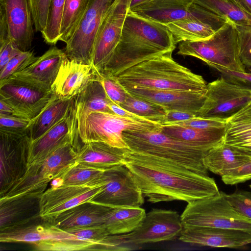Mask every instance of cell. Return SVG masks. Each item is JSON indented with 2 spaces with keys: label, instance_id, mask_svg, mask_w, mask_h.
Returning <instances> with one entry per match:
<instances>
[{
  "label": "cell",
  "instance_id": "6da1fadb",
  "mask_svg": "<svg viewBox=\"0 0 251 251\" xmlns=\"http://www.w3.org/2000/svg\"><path fill=\"white\" fill-rule=\"evenodd\" d=\"M125 165L151 203L173 201L188 203L220 192L215 180L209 176L159 157L130 150Z\"/></svg>",
  "mask_w": 251,
  "mask_h": 251
},
{
  "label": "cell",
  "instance_id": "7a4b0ae2",
  "mask_svg": "<svg viewBox=\"0 0 251 251\" xmlns=\"http://www.w3.org/2000/svg\"><path fill=\"white\" fill-rule=\"evenodd\" d=\"M176 44L172 34L164 25L129 10L118 45L108 61L98 72L115 77L140 63L173 52Z\"/></svg>",
  "mask_w": 251,
  "mask_h": 251
},
{
  "label": "cell",
  "instance_id": "3957f363",
  "mask_svg": "<svg viewBox=\"0 0 251 251\" xmlns=\"http://www.w3.org/2000/svg\"><path fill=\"white\" fill-rule=\"evenodd\" d=\"M120 85L182 91H204L203 77L179 64L169 52L140 63L113 77Z\"/></svg>",
  "mask_w": 251,
  "mask_h": 251
},
{
  "label": "cell",
  "instance_id": "277c9868",
  "mask_svg": "<svg viewBox=\"0 0 251 251\" xmlns=\"http://www.w3.org/2000/svg\"><path fill=\"white\" fill-rule=\"evenodd\" d=\"M123 137L130 151L164 159L197 173L208 176L203 163L206 150L171 137L161 129L151 131L126 130Z\"/></svg>",
  "mask_w": 251,
  "mask_h": 251
},
{
  "label": "cell",
  "instance_id": "5b68a950",
  "mask_svg": "<svg viewBox=\"0 0 251 251\" xmlns=\"http://www.w3.org/2000/svg\"><path fill=\"white\" fill-rule=\"evenodd\" d=\"M177 54L201 60L209 67L241 73L246 72L240 56L237 25L227 21L209 39L183 41Z\"/></svg>",
  "mask_w": 251,
  "mask_h": 251
},
{
  "label": "cell",
  "instance_id": "8992f818",
  "mask_svg": "<svg viewBox=\"0 0 251 251\" xmlns=\"http://www.w3.org/2000/svg\"><path fill=\"white\" fill-rule=\"evenodd\" d=\"M77 148L67 144L44 160L29 165L24 176L0 199L21 196L40 197L55 178L62 177L76 163Z\"/></svg>",
  "mask_w": 251,
  "mask_h": 251
},
{
  "label": "cell",
  "instance_id": "52a82bcc",
  "mask_svg": "<svg viewBox=\"0 0 251 251\" xmlns=\"http://www.w3.org/2000/svg\"><path fill=\"white\" fill-rule=\"evenodd\" d=\"M161 128L160 125L146 119L95 112L89 113L78 125V134L82 143L100 141L113 147L128 148L123 137L124 131H151Z\"/></svg>",
  "mask_w": 251,
  "mask_h": 251
},
{
  "label": "cell",
  "instance_id": "ba28073f",
  "mask_svg": "<svg viewBox=\"0 0 251 251\" xmlns=\"http://www.w3.org/2000/svg\"><path fill=\"white\" fill-rule=\"evenodd\" d=\"M180 217L183 227L210 226L251 232V219L235 210L222 191L188 202Z\"/></svg>",
  "mask_w": 251,
  "mask_h": 251
},
{
  "label": "cell",
  "instance_id": "9c48e42d",
  "mask_svg": "<svg viewBox=\"0 0 251 251\" xmlns=\"http://www.w3.org/2000/svg\"><path fill=\"white\" fill-rule=\"evenodd\" d=\"M32 140L27 128L14 132L0 129V196H4L25 175Z\"/></svg>",
  "mask_w": 251,
  "mask_h": 251
},
{
  "label": "cell",
  "instance_id": "30bf717a",
  "mask_svg": "<svg viewBox=\"0 0 251 251\" xmlns=\"http://www.w3.org/2000/svg\"><path fill=\"white\" fill-rule=\"evenodd\" d=\"M130 11L163 25L194 19L211 25L216 31L228 21L194 3L192 0H150Z\"/></svg>",
  "mask_w": 251,
  "mask_h": 251
},
{
  "label": "cell",
  "instance_id": "8fae6325",
  "mask_svg": "<svg viewBox=\"0 0 251 251\" xmlns=\"http://www.w3.org/2000/svg\"><path fill=\"white\" fill-rule=\"evenodd\" d=\"M180 216L175 211L154 208L146 213L141 225L133 231L112 235L119 247L170 241L179 235L183 229Z\"/></svg>",
  "mask_w": 251,
  "mask_h": 251
},
{
  "label": "cell",
  "instance_id": "7c38bea8",
  "mask_svg": "<svg viewBox=\"0 0 251 251\" xmlns=\"http://www.w3.org/2000/svg\"><path fill=\"white\" fill-rule=\"evenodd\" d=\"M114 0H90L76 30L65 43V52L72 60L91 65L99 28Z\"/></svg>",
  "mask_w": 251,
  "mask_h": 251
},
{
  "label": "cell",
  "instance_id": "4fadbf2b",
  "mask_svg": "<svg viewBox=\"0 0 251 251\" xmlns=\"http://www.w3.org/2000/svg\"><path fill=\"white\" fill-rule=\"evenodd\" d=\"M251 102V88L234 83L223 76L207 84L204 103L198 117L226 120Z\"/></svg>",
  "mask_w": 251,
  "mask_h": 251
},
{
  "label": "cell",
  "instance_id": "5bb4252c",
  "mask_svg": "<svg viewBox=\"0 0 251 251\" xmlns=\"http://www.w3.org/2000/svg\"><path fill=\"white\" fill-rule=\"evenodd\" d=\"M105 183L89 202L112 208L140 207L144 195L132 174L122 165L105 171Z\"/></svg>",
  "mask_w": 251,
  "mask_h": 251
},
{
  "label": "cell",
  "instance_id": "9a60e30c",
  "mask_svg": "<svg viewBox=\"0 0 251 251\" xmlns=\"http://www.w3.org/2000/svg\"><path fill=\"white\" fill-rule=\"evenodd\" d=\"M131 0H114L104 17L96 38L92 66L100 71L118 45Z\"/></svg>",
  "mask_w": 251,
  "mask_h": 251
},
{
  "label": "cell",
  "instance_id": "2e32d148",
  "mask_svg": "<svg viewBox=\"0 0 251 251\" xmlns=\"http://www.w3.org/2000/svg\"><path fill=\"white\" fill-rule=\"evenodd\" d=\"M53 95L51 91L39 89L13 77L0 81V100L12 106L21 118H34Z\"/></svg>",
  "mask_w": 251,
  "mask_h": 251
},
{
  "label": "cell",
  "instance_id": "e0dca14e",
  "mask_svg": "<svg viewBox=\"0 0 251 251\" xmlns=\"http://www.w3.org/2000/svg\"><path fill=\"white\" fill-rule=\"evenodd\" d=\"M102 185H67L49 188L40 197V215L50 224L62 212L78 204L89 201Z\"/></svg>",
  "mask_w": 251,
  "mask_h": 251
},
{
  "label": "cell",
  "instance_id": "ac0fdd59",
  "mask_svg": "<svg viewBox=\"0 0 251 251\" xmlns=\"http://www.w3.org/2000/svg\"><path fill=\"white\" fill-rule=\"evenodd\" d=\"M120 85L129 95L157 104L166 111H180L196 114L203 105L206 97V90L182 91Z\"/></svg>",
  "mask_w": 251,
  "mask_h": 251
},
{
  "label": "cell",
  "instance_id": "d6986e66",
  "mask_svg": "<svg viewBox=\"0 0 251 251\" xmlns=\"http://www.w3.org/2000/svg\"><path fill=\"white\" fill-rule=\"evenodd\" d=\"M79 141L75 103L61 121L32 142L29 165L44 160L51 152L67 144L78 149Z\"/></svg>",
  "mask_w": 251,
  "mask_h": 251
},
{
  "label": "cell",
  "instance_id": "ffe728a7",
  "mask_svg": "<svg viewBox=\"0 0 251 251\" xmlns=\"http://www.w3.org/2000/svg\"><path fill=\"white\" fill-rule=\"evenodd\" d=\"M179 240L212 248H237L251 243V232L210 226H187L183 227Z\"/></svg>",
  "mask_w": 251,
  "mask_h": 251
},
{
  "label": "cell",
  "instance_id": "44dd1931",
  "mask_svg": "<svg viewBox=\"0 0 251 251\" xmlns=\"http://www.w3.org/2000/svg\"><path fill=\"white\" fill-rule=\"evenodd\" d=\"M13 44L21 51L29 50L34 38V23L29 0H0Z\"/></svg>",
  "mask_w": 251,
  "mask_h": 251
},
{
  "label": "cell",
  "instance_id": "7402d4cb",
  "mask_svg": "<svg viewBox=\"0 0 251 251\" xmlns=\"http://www.w3.org/2000/svg\"><path fill=\"white\" fill-rule=\"evenodd\" d=\"M66 57L64 51L54 46L37 57L26 68L10 77L39 89L51 91L60 67Z\"/></svg>",
  "mask_w": 251,
  "mask_h": 251
},
{
  "label": "cell",
  "instance_id": "603a6c76",
  "mask_svg": "<svg viewBox=\"0 0 251 251\" xmlns=\"http://www.w3.org/2000/svg\"><path fill=\"white\" fill-rule=\"evenodd\" d=\"M129 151L128 148L113 147L103 142L84 143L77 149L76 163L105 171L125 165Z\"/></svg>",
  "mask_w": 251,
  "mask_h": 251
},
{
  "label": "cell",
  "instance_id": "cb8c5ba5",
  "mask_svg": "<svg viewBox=\"0 0 251 251\" xmlns=\"http://www.w3.org/2000/svg\"><path fill=\"white\" fill-rule=\"evenodd\" d=\"M94 77L91 65L66 57L60 67L51 91L57 98L75 97Z\"/></svg>",
  "mask_w": 251,
  "mask_h": 251
},
{
  "label": "cell",
  "instance_id": "d4e9b609",
  "mask_svg": "<svg viewBox=\"0 0 251 251\" xmlns=\"http://www.w3.org/2000/svg\"><path fill=\"white\" fill-rule=\"evenodd\" d=\"M40 218V197L21 196L0 199V229Z\"/></svg>",
  "mask_w": 251,
  "mask_h": 251
},
{
  "label": "cell",
  "instance_id": "484cf974",
  "mask_svg": "<svg viewBox=\"0 0 251 251\" xmlns=\"http://www.w3.org/2000/svg\"><path fill=\"white\" fill-rule=\"evenodd\" d=\"M112 208L89 201L83 202L59 214L50 224L62 230L103 224Z\"/></svg>",
  "mask_w": 251,
  "mask_h": 251
},
{
  "label": "cell",
  "instance_id": "4316f807",
  "mask_svg": "<svg viewBox=\"0 0 251 251\" xmlns=\"http://www.w3.org/2000/svg\"><path fill=\"white\" fill-rule=\"evenodd\" d=\"M251 161V153L224 142L207 151L203 157L208 171L221 176Z\"/></svg>",
  "mask_w": 251,
  "mask_h": 251
},
{
  "label": "cell",
  "instance_id": "83f0119b",
  "mask_svg": "<svg viewBox=\"0 0 251 251\" xmlns=\"http://www.w3.org/2000/svg\"><path fill=\"white\" fill-rule=\"evenodd\" d=\"M41 218L30 222L0 229L1 242H27L34 243L49 240H60L63 231L43 220Z\"/></svg>",
  "mask_w": 251,
  "mask_h": 251
},
{
  "label": "cell",
  "instance_id": "f1b7e54d",
  "mask_svg": "<svg viewBox=\"0 0 251 251\" xmlns=\"http://www.w3.org/2000/svg\"><path fill=\"white\" fill-rule=\"evenodd\" d=\"M75 97L59 98L53 95L41 112L31 120L27 128L32 142L40 137L65 117L75 104Z\"/></svg>",
  "mask_w": 251,
  "mask_h": 251
},
{
  "label": "cell",
  "instance_id": "f546056e",
  "mask_svg": "<svg viewBox=\"0 0 251 251\" xmlns=\"http://www.w3.org/2000/svg\"><path fill=\"white\" fill-rule=\"evenodd\" d=\"M111 101L102 84L94 75V77L75 97V106L77 125L91 112L114 113L108 106Z\"/></svg>",
  "mask_w": 251,
  "mask_h": 251
},
{
  "label": "cell",
  "instance_id": "4dcf8cb0",
  "mask_svg": "<svg viewBox=\"0 0 251 251\" xmlns=\"http://www.w3.org/2000/svg\"><path fill=\"white\" fill-rule=\"evenodd\" d=\"M224 142L251 154V102L226 119Z\"/></svg>",
  "mask_w": 251,
  "mask_h": 251
},
{
  "label": "cell",
  "instance_id": "1f68e13d",
  "mask_svg": "<svg viewBox=\"0 0 251 251\" xmlns=\"http://www.w3.org/2000/svg\"><path fill=\"white\" fill-rule=\"evenodd\" d=\"M146 213L140 207H121L112 208L106 214L103 225L110 235L131 232L138 227Z\"/></svg>",
  "mask_w": 251,
  "mask_h": 251
},
{
  "label": "cell",
  "instance_id": "d6a6232c",
  "mask_svg": "<svg viewBox=\"0 0 251 251\" xmlns=\"http://www.w3.org/2000/svg\"><path fill=\"white\" fill-rule=\"evenodd\" d=\"M161 131L173 138L206 150L224 142L225 131H211L178 126H161Z\"/></svg>",
  "mask_w": 251,
  "mask_h": 251
},
{
  "label": "cell",
  "instance_id": "836d02e7",
  "mask_svg": "<svg viewBox=\"0 0 251 251\" xmlns=\"http://www.w3.org/2000/svg\"><path fill=\"white\" fill-rule=\"evenodd\" d=\"M164 25L172 34L176 44L206 40L216 31L211 25L194 19L177 21Z\"/></svg>",
  "mask_w": 251,
  "mask_h": 251
},
{
  "label": "cell",
  "instance_id": "e575fe53",
  "mask_svg": "<svg viewBox=\"0 0 251 251\" xmlns=\"http://www.w3.org/2000/svg\"><path fill=\"white\" fill-rule=\"evenodd\" d=\"M192 1L227 21L232 22L237 25H251V15L231 0H192Z\"/></svg>",
  "mask_w": 251,
  "mask_h": 251
},
{
  "label": "cell",
  "instance_id": "d590c367",
  "mask_svg": "<svg viewBox=\"0 0 251 251\" xmlns=\"http://www.w3.org/2000/svg\"><path fill=\"white\" fill-rule=\"evenodd\" d=\"M90 0H65L63 9L60 41L66 43L73 35L89 4Z\"/></svg>",
  "mask_w": 251,
  "mask_h": 251
},
{
  "label": "cell",
  "instance_id": "8d00e7d4",
  "mask_svg": "<svg viewBox=\"0 0 251 251\" xmlns=\"http://www.w3.org/2000/svg\"><path fill=\"white\" fill-rule=\"evenodd\" d=\"M105 171L76 163L62 177L63 185H103L106 182Z\"/></svg>",
  "mask_w": 251,
  "mask_h": 251
},
{
  "label": "cell",
  "instance_id": "74e56055",
  "mask_svg": "<svg viewBox=\"0 0 251 251\" xmlns=\"http://www.w3.org/2000/svg\"><path fill=\"white\" fill-rule=\"evenodd\" d=\"M119 106L147 120L151 117L163 115L167 112L162 107L157 104L128 94L126 100Z\"/></svg>",
  "mask_w": 251,
  "mask_h": 251
},
{
  "label": "cell",
  "instance_id": "f35d334b",
  "mask_svg": "<svg viewBox=\"0 0 251 251\" xmlns=\"http://www.w3.org/2000/svg\"><path fill=\"white\" fill-rule=\"evenodd\" d=\"M65 0H52L46 27L41 33L47 44L55 45L60 39V27Z\"/></svg>",
  "mask_w": 251,
  "mask_h": 251
},
{
  "label": "cell",
  "instance_id": "ab89813d",
  "mask_svg": "<svg viewBox=\"0 0 251 251\" xmlns=\"http://www.w3.org/2000/svg\"><path fill=\"white\" fill-rule=\"evenodd\" d=\"M33 244L36 250L40 251H90L96 245L93 242L77 239L44 240Z\"/></svg>",
  "mask_w": 251,
  "mask_h": 251
},
{
  "label": "cell",
  "instance_id": "60d3db41",
  "mask_svg": "<svg viewBox=\"0 0 251 251\" xmlns=\"http://www.w3.org/2000/svg\"><path fill=\"white\" fill-rule=\"evenodd\" d=\"M36 58L32 50L21 52L11 59L5 66L0 70V81L10 77L16 73L23 70L31 64Z\"/></svg>",
  "mask_w": 251,
  "mask_h": 251
},
{
  "label": "cell",
  "instance_id": "b9f144b4",
  "mask_svg": "<svg viewBox=\"0 0 251 251\" xmlns=\"http://www.w3.org/2000/svg\"><path fill=\"white\" fill-rule=\"evenodd\" d=\"M52 0H29L34 27L36 31L42 33L45 29Z\"/></svg>",
  "mask_w": 251,
  "mask_h": 251
},
{
  "label": "cell",
  "instance_id": "7bdbcfd3",
  "mask_svg": "<svg viewBox=\"0 0 251 251\" xmlns=\"http://www.w3.org/2000/svg\"><path fill=\"white\" fill-rule=\"evenodd\" d=\"M95 77L102 84L110 100L120 105L126 99L127 94L114 78L105 75L102 73L94 71Z\"/></svg>",
  "mask_w": 251,
  "mask_h": 251
},
{
  "label": "cell",
  "instance_id": "ee69618b",
  "mask_svg": "<svg viewBox=\"0 0 251 251\" xmlns=\"http://www.w3.org/2000/svg\"><path fill=\"white\" fill-rule=\"evenodd\" d=\"M226 120L196 117L194 118L176 122L167 126H178L211 131H225Z\"/></svg>",
  "mask_w": 251,
  "mask_h": 251
},
{
  "label": "cell",
  "instance_id": "f6af8a7d",
  "mask_svg": "<svg viewBox=\"0 0 251 251\" xmlns=\"http://www.w3.org/2000/svg\"><path fill=\"white\" fill-rule=\"evenodd\" d=\"M64 230L81 240L93 242L96 245L110 235L103 224Z\"/></svg>",
  "mask_w": 251,
  "mask_h": 251
},
{
  "label": "cell",
  "instance_id": "bcb514c9",
  "mask_svg": "<svg viewBox=\"0 0 251 251\" xmlns=\"http://www.w3.org/2000/svg\"><path fill=\"white\" fill-rule=\"evenodd\" d=\"M226 198L235 210L251 219V192L238 190L230 194H226Z\"/></svg>",
  "mask_w": 251,
  "mask_h": 251
},
{
  "label": "cell",
  "instance_id": "7dc6e473",
  "mask_svg": "<svg viewBox=\"0 0 251 251\" xmlns=\"http://www.w3.org/2000/svg\"><path fill=\"white\" fill-rule=\"evenodd\" d=\"M237 27L241 61L245 66L251 68V28L248 26L237 25Z\"/></svg>",
  "mask_w": 251,
  "mask_h": 251
},
{
  "label": "cell",
  "instance_id": "c3c4849f",
  "mask_svg": "<svg viewBox=\"0 0 251 251\" xmlns=\"http://www.w3.org/2000/svg\"><path fill=\"white\" fill-rule=\"evenodd\" d=\"M31 120L0 113V129L19 132L27 129Z\"/></svg>",
  "mask_w": 251,
  "mask_h": 251
},
{
  "label": "cell",
  "instance_id": "681fc988",
  "mask_svg": "<svg viewBox=\"0 0 251 251\" xmlns=\"http://www.w3.org/2000/svg\"><path fill=\"white\" fill-rule=\"evenodd\" d=\"M226 185H236L251 179V161L245 165L233 170L221 176Z\"/></svg>",
  "mask_w": 251,
  "mask_h": 251
},
{
  "label": "cell",
  "instance_id": "f907efd6",
  "mask_svg": "<svg viewBox=\"0 0 251 251\" xmlns=\"http://www.w3.org/2000/svg\"><path fill=\"white\" fill-rule=\"evenodd\" d=\"M197 117L196 114L180 111H167L163 115L151 117L148 120L161 126H167L176 122L187 121Z\"/></svg>",
  "mask_w": 251,
  "mask_h": 251
},
{
  "label": "cell",
  "instance_id": "816d5d0a",
  "mask_svg": "<svg viewBox=\"0 0 251 251\" xmlns=\"http://www.w3.org/2000/svg\"><path fill=\"white\" fill-rule=\"evenodd\" d=\"M21 52L22 51L13 44L9 36H0V70Z\"/></svg>",
  "mask_w": 251,
  "mask_h": 251
},
{
  "label": "cell",
  "instance_id": "f5cc1de1",
  "mask_svg": "<svg viewBox=\"0 0 251 251\" xmlns=\"http://www.w3.org/2000/svg\"><path fill=\"white\" fill-rule=\"evenodd\" d=\"M227 80L235 84L242 85L251 84V73H241L231 71L222 68L215 69Z\"/></svg>",
  "mask_w": 251,
  "mask_h": 251
},
{
  "label": "cell",
  "instance_id": "db71d44e",
  "mask_svg": "<svg viewBox=\"0 0 251 251\" xmlns=\"http://www.w3.org/2000/svg\"><path fill=\"white\" fill-rule=\"evenodd\" d=\"M108 106L114 114L119 116L133 119H145L122 108L112 101Z\"/></svg>",
  "mask_w": 251,
  "mask_h": 251
},
{
  "label": "cell",
  "instance_id": "11a10c76",
  "mask_svg": "<svg viewBox=\"0 0 251 251\" xmlns=\"http://www.w3.org/2000/svg\"><path fill=\"white\" fill-rule=\"evenodd\" d=\"M235 1L243 10L251 15V0H235Z\"/></svg>",
  "mask_w": 251,
  "mask_h": 251
},
{
  "label": "cell",
  "instance_id": "9f6ffc18",
  "mask_svg": "<svg viewBox=\"0 0 251 251\" xmlns=\"http://www.w3.org/2000/svg\"><path fill=\"white\" fill-rule=\"evenodd\" d=\"M50 183V188H57L63 184V180L62 177H58L52 179Z\"/></svg>",
  "mask_w": 251,
  "mask_h": 251
},
{
  "label": "cell",
  "instance_id": "6f0895ef",
  "mask_svg": "<svg viewBox=\"0 0 251 251\" xmlns=\"http://www.w3.org/2000/svg\"><path fill=\"white\" fill-rule=\"evenodd\" d=\"M150 0H131L129 6V10H131L135 7Z\"/></svg>",
  "mask_w": 251,
  "mask_h": 251
},
{
  "label": "cell",
  "instance_id": "680465c9",
  "mask_svg": "<svg viewBox=\"0 0 251 251\" xmlns=\"http://www.w3.org/2000/svg\"><path fill=\"white\" fill-rule=\"evenodd\" d=\"M232 0V1H233L234 2H235V0ZM235 3H236V2H235Z\"/></svg>",
  "mask_w": 251,
  "mask_h": 251
},
{
  "label": "cell",
  "instance_id": "91938a15",
  "mask_svg": "<svg viewBox=\"0 0 251 251\" xmlns=\"http://www.w3.org/2000/svg\"><path fill=\"white\" fill-rule=\"evenodd\" d=\"M250 188H251V184H250Z\"/></svg>",
  "mask_w": 251,
  "mask_h": 251
},
{
  "label": "cell",
  "instance_id": "94428289",
  "mask_svg": "<svg viewBox=\"0 0 251 251\" xmlns=\"http://www.w3.org/2000/svg\"><path fill=\"white\" fill-rule=\"evenodd\" d=\"M249 26L251 28V26Z\"/></svg>",
  "mask_w": 251,
  "mask_h": 251
}]
</instances>
